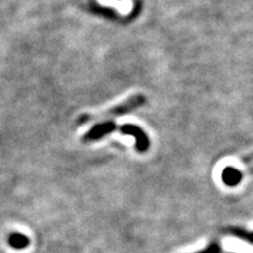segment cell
<instances>
[{"label":"cell","instance_id":"277c9868","mask_svg":"<svg viewBox=\"0 0 253 253\" xmlns=\"http://www.w3.org/2000/svg\"><path fill=\"white\" fill-rule=\"evenodd\" d=\"M223 249L230 252L237 253H253V246H250L248 243L242 242L238 238H225L223 239Z\"/></svg>","mask_w":253,"mask_h":253},{"label":"cell","instance_id":"3957f363","mask_svg":"<svg viewBox=\"0 0 253 253\" xmlns=\"http://www.w3.org/2000/svg\"><path fill=\"white\" fill-rule=\"evenodd\" d=\"M119 126L115 125L114 122H104V123H99V125L94 126L93 128L90 129L89 131L87 132L86 135L82 137V141L84 142H93V141H97L100 138H102L103 136L110 134L114 130H116Z\"/></svg>","mask_w":253,"mask_h":253},{"label":"cell","instance_id":"7a4b0ae2","mask_svg":"<svg viewBox=\"0 0 253 253\" xmlns=\"http://www.w3.org/2000/svg\"><path fill=\"white\" fill-rule=\"evenodd\" d=\"M119 130L123 135H132L136 140V148L140 153H144L149 148V140L141 128L132 125H123L119 126Z\"/></svg>","mask_w":253,"mask_h":253},{"label":"cell","instance_id":"6da1fadb","mask_svg":"<svg viewBox=\"0 0 253 253\" xmlns=\"http://www.w3.org/2000/svg\"><path fill=\"white\" fill-rule=\"evenodd\" d=\"M145 102V97L143 95L138 94L134 95V96L129 97L123 102L119 103L118 106L113 107L106 112L97 114V115H84L81 116L80 119L78 120L79 125H84V123H88L91 121H96V120H103V119H110V118H116V116L125 115V114H128L131 110L137 109L138 107L143 106Z\"/></svg>","mask_w":253,"mask_h":253},{"label":"cell","instance_id":"5b68a950","mask_svg":"<svg viewBox=\"0 0 253 253\" xmlns=\"http://www.w3.org/2000/svg\"><path fill=\"white\" fill-rule=\"evenodd\" d=\"M221 176H223L224 183H226L227 185H237L242 179V173L232 167L225 168Z\"/></svg>","mask_w":253,"mask_h":253}]
</instances>
